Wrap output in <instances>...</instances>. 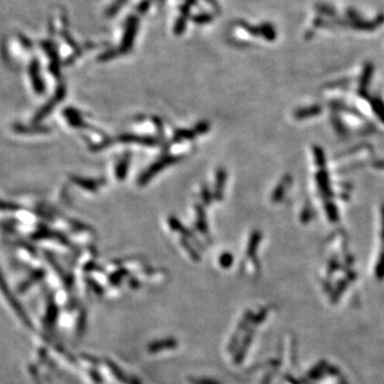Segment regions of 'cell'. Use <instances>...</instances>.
Wrapping results in <instances>:
<instances>
[{
    "mask_svg": "<svg viewBox=\"0 0 384 384\" xmlns=\"http://www.w3.org/2000/svg\"><path fill=\"white\" fill-rule=\"evenodd\" d=\"M317 183H318V186H319L320 190L323 194L325 195L331 194L330 185H329V177H328L326 170L323 171V169H321L320 172L317 174Z\"/></svg>",
    "mask_w": 384,
    "mask_h": 384,
    "instance_id": "6da1fadb",
    "label": "cell"
},
{
    "mask_svg": "<svg viewBox=\"0 0 384 384\" xmlns=\"http://www.w3.org/2000/svg\"><path fill=\"white\" fill-rule=\"evenodd\" d=\"M320 112H321V108L319 106H312V107L303 108V109H300V110L296 111L295 117L297 119H305L308 117L317 116L320 114Z\"/></svg>",
    "mask_w": 384,
    "mask_h": 384,
    "instance_id": "7a4b0ae2",
    "label": "cell"
},
{
    "mask_svg": "<svg viewBox=\"0 0 384 384\" xmlns=\"http://www.w3.org/2000/svg\"><path fill=\"white\" fill-rule=\"evenodd\" d=\"M288 184H289V178L287 177V178H285V179L283 180V182H282L280 185L277 186L276 190L274 191V193H273V195H272V199H273L274 201H278V200H280V199L283 197V194H284V192H285V190H286V187H287Z\"/></svg>",
    "mask_w": 384,
    "mask_h": 384,
    "instance_id": "3957f363",
    "label": "cell"
},
{
    "mask_svg": "<svg viewBox=\"0 0 384 384\" xmlns=\"http://www.w3.org/2000/svg\"><path fill=\"white\" fill-rule=\"evenodd\" d=\"M314 155L316 158V161H317V164L321 169L326 167V157L325 154H323V150L319 146H315L314 147Z\"/></svg>",
    "mask_w": 384,
    "mask_h": 384,
    "instance_id": "277c9868",
    "label": "cell"
},
{
    "mask_svg": "<svg viewBox=\"0 0 384 384\" xmlns=\"http://www.w3.org/2000/svg\"><path fill=\"white\" fill-rule=\"evenodd\" d=\"M326 209H327V214H328L329 219L332 222H335L338 219V213H337V209L334 206V204H332V203H328L327 206H326Z\"/></svg>",
    "mask_w": 384,
    "mask_h": 384,
    "instance_id": "5b68a950",
    "label": "cell"
},
{
    "mask_svg": "<svg viewBox=\"0 0 384 384\" xmlns=\"http://www.w3.org/2000/svg\"><path fill=\"white\" fill-rule=\"evenodd\" d=\"M259 240H260V234L258 232H256L253 234V236L251 237V240H250V244H249V253L250 254H253L255 252V250L257 249V246L259 244Z\"/></svg>",
    "mask_w": 384,
    "mask_h": 384,
    "instance_id": "8992f818",
    "label": "cell"
},
{
    "mask_svg": "<svg viewBox=\"0 0 384 384\" xmlns=\"http://www.w3.org/2000/svg\"><path fill=\"white\" fill-rule=\"evenodd\" d=\"M373 108L375 114L379 117V119L384 123V107L382 106L381 102H374L373 103Z\"/></svg>",
    "mask_w": 384,
    "mask_h": 384,
    "instance_id": "52a82bcc",
    "label": "cell"
},
{
    "mask_svg": "<svg viewBox=\"0 0 384 384\" xmlns=\"http://www.w3.org/2000/svg\"><path fill=\"white\" fill-rule=\"evenodd\" d=\"M376 272H377V276L379 278L384 277V253L381 255V257L378 261L377 269H376Z\"/></svg>",
    "mask_w": 384,
    "mask_h": 384,
    "instance_id": "ba28073f",
    "label": "cell"
},
{
    "mask_svg": "<svg viewBox=\"0 0 384 384\" xmlns=\"http://www.w3.org/2000/svg\"><path fill=\"white\" fill-rule=\"evenodd\" d=\"M381 237L384 243V205L382 206V231H381Z\"/></svg>",
    "mask_w": 384,
    "mask_h": 384,
    "instance_id": "9c48e42d",
    "label": "cell"
},
{
    "mask_svg": "<svg viewBox=\"0 0 384 384\" xmlns=\"http://www.w3.org/2000/svg\"><path fill=\"white\" fill-rule=\"evenodd\" d=\"M376 165H377V167L378 168H384V161H381V162H378L377 164H376Z\"/></svg>",
    "mask_w": 384,
    "mask_h": 384,
    "instance_id": "30bf717a",
    "label": "cell"
}]
</instances>
